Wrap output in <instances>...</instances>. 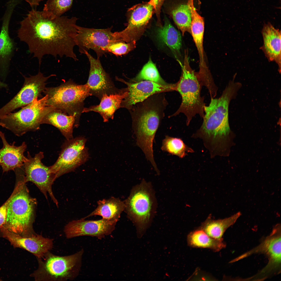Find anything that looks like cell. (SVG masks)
<instances>
[{"mask_svg":"<svg viewBox=\"0 0 281 281\" xmlns=\"http://www.w3.org/2000/svg\"><path fill=\"white\" fill-rule=\"evenodd\" d=\"M75 116L68 115L55 108L44 116L42 124H49L56 127L68 140L73 138V128L75 125Z\"/></svg>","mask_w":281,"mask_h":281,"instance_id":"25","label":"cell"},{"mask_svg":"<svg viewBox=\"0 0 281 281\" xmlns=\"http://www.w3.org/2000/svg\"><path fill=\"white\" fill-rule=\"evenodd\" d=\"M55 75L51 74L45 76L39 71L35 75L28 77L24 76V82L21 90L12 99L0 108V115L11 112L37 99L45 90L47 81L51 77Z\"/></svg>","mask_w":281,"mask_h":281,"instance_id":"14","label":"cell"},{"mask_svg":"<svg viewBox=\"0 0 281 281\" xmlns=\"http://www.w3.org/2000/svg\"><path fill=\"white\" fill-rule=\"evenodd\" d=\"M43 93L47 96V105L75 116L76 125L84 108V101L91 96L86 84L78 85L71 80L57 87H46Z\"/></svg>","mask_w":281,"mask_h":281,"instance_id":"8","label":"cell"},{"mask_svg":"<svg viewBox=\"0 0 281 281\" xmlns=\"http://www.w3.org/2000/svg\"><path fill=\"white\" fill-rule=\"evenodd\" d=\"M165 0H150L149 3L152 5L154 8L158 24L161 23L160 13L161 7Z\"/></svg>","mask_w":281,"mask_h":281,"instance_id":"35","label":"cell"},{"mask_svg":"<svg viewBox=\"0 0 281 281\" xmlns=\"http://www.w3.org/2000/svg\"><path fill=\"white\" fill-rule=\"evenodd\" d=\"M0 137L3 144L2 147L0 149V166L3 173L22 168L28 159L24 155L27 148L25 142H23L19 146L15 145V142L10 144L4 133L1 131Z\"/></svg>","mask_w":281,"mask_h":281,"instance_id":"21","label":"cell"},{"mask_svg":"<svg viewBox=\"0 0 281 281\" xmlns=\"http://www.w3.org/2000/svg\"><path fill=\"white\" fill-rule=\"evenodd\" d=\"M10 197L0 207V227L5 223L6 218L8 204L10 200Z\"/></svg>","mask_w":281,"mask_h":281,"instance_id":"36","label":"cell"},{"mask_svg":"<svg viewBox=\"0 0 281 281\" xmlns=\"http://www.w3.org/2000/svg\"><path fill=\"white\" fill-rule=\"evenodd\" d=\"M169 13L182 35L186 32L191 34V14L187 2L178 3L173 6Z\"/></svg>","mask_w":281,"mask_h":281,"instance_id":"30","label":"cell"},{"mask_svg":"<svg viewBox=\"0 0 281 281\" xmlns=\"http://www.w3.org/2000/svg\"><path fill=\"white\" fill-rule=\"evenodd\" d=\"M263 44L260 47L269 61L277 64L281 70V33L270 23L265 24L261 31Z\"/></svg>","mask_w":281,"mask_h":281,"instance_id":"22","label":"cell"},{"mask_svg":"<svg viewBox=\"0 0 281 281\" xmlns=\"http://www.w3.org/2000/svg\"><path fill=\"white\" fill-rule=\"evenodd\" d=\"M188 245L192 247L207 248L215 252H218L226 246L223 240L213 238L199 227L191 232L187 236Z\"/></svg>","mask_w":281,"mask_h":281,"instance_id":"29","label":"cell"},{"mask_svg":"<svg viewBox=\"0 0 281 281\" xmlns=\"http://www.w3.org/2000/svg\"><path fill=\"white\" fill-rule=\"evenodd\" d=\"M240 85L231 81L218 98H211L208 106H204L202 125L191 137L202 139L210 155L215 156L223 150L226 137L230 132L228 107Z\"/></svg>","mask_w":281,"mask_h":281,"instance_id":"2","label":"cell"},{"mask_svg":"<svg viewBox=\"0 0 281 281\" xmlns=\"http://www.w3.org/2000/svg\"><path fill=\"white\" fill-rule=\"evenodd\" d=\"M43 152H40L31 156L28 152L27 160L23 167L25 175L23 180L25 182H31L39 188L47 199L48 194L52 200L58 206V203L53 192L52 186L56 179L50 167L44 165L42 162L44 158Z\"/></svg>","mask_w":281,"mask_h":281,"instance_id":"11","label":"cell"},{"mask_svg":"<svg viewBox=\"0 0 281 281\" xmlns=\"http://www.w3.org/2000/svg\"><path fill=\"white\" fill-rule=\"evenodd\" d=\"M2 237L8 240L15 247L25 250L34 255L36 258L42 257L50 251L53 246V240L36 233L28 237H24L0 227Z\"/></svg>","mask_w":281,"mask_h":281,"instance_id":"19","label":"cell"},{"mask_svg":"<svg viewBox=\"0 0 281 281\" xmlns=\"http://www.w3.org/2000/svg\"><path fill=\"white\" fill-rule=\"evenodd\" d=\"M134 80L136 82L144 80L163 85L168 84L161 78L156 65L150 59L144 66Z\"/></svg>","mask_w":281,"mask_h":281,"instance_id":"33","label":"cell"},{"mask_svg":"<svg viewBox=\"0 0 281 281\" xmlns=\"http://www.w3.org/2000/svg\"><path fill=\"white\" fill-rule=\"evenodd\" d=\"M23 180L17 183L10 196L6 218L2 227L23 237L35 234L33 228L36 200L29 195Z\"/></svg>","mask_w":281,"mask_h":281,"instance_id":"4","label":"cell"},{"mask_svg":"<svg viewBox=\"0 0 281 281\" xmlns=\"http://www.w3.org/2000/svg\"><path fill=\"white\" fill-rule=\"evenodd\" d=\"M281 226L276 225L270 234L258 246L232 260L237 261L253 254L261 253L268 259L266 265L252 278L256 280H262L272 275L280 273L281 270Z\"/></svg>","mask_w":281,"mask_h":281,"instance_id":"10","label":"cell"},{"mask_svg":"<svg viewBox=\"0 0 281 281\" xmlns=\"http://www.w3.org/2000/svg\"><path fill=\"white\" fill-rule=\"evenodd\" d=\"M188 54L186 52L180 79L177 83L176 91L182 98L180 107L173 114L175 116L183 113L186 117V124L188 125L193 117L197 114L203 118L204 114V98L201 95L202 85L197 74L191 68Z\"/></svg>","mask_w":281,"mask_h":281,"instance_id":"7","label":"cell"},{"mask_svg":"<svg viewBox=\"0 0 281 281\" xmlns=\"http://www.w3.org/2000/svg\"><path fill=\"white\" fill-rule=\"evenodd\" d=\"M157 37L161 43L168 47L173 52H180L182 44L181 34L167 19H165L163 25L157 29Z\"/></svg>","mask_w":281,"mask_h":281,"instance_id":"28","label":"cell"},{"mask_svg":"<svg viewBox=\"0 0 281 281\" xmlns=\"http://www.w3.org/2000/svg\"><path fill=\"white\" fill-rule=\"evenodd\" d=\"M84 250L69 255H55L49 251L36 258L37 268L30 276L36 281H65L75 279L81 269Z\"/></svg>","mask_w":281,"mask_h":281,"instance_id":"5","label":"cell"},{"mask_svg":"<svg viewBox=\"0 0 281 281\" xmlns=\"http://www.w3.org/2000/svg\"></svg>","mask_w":281,"mask_h":281,"instance_id":"38","label":"cell"},{"mask_svg":"<svg viewBox=\"0 0 281 281\" xmlns=\"http://www.w3.org/2000/svg\"><path fill=\"white\" fill-rule=\"evenodd\" d=\"M124 83L127 86V95L123 100L121 107L129 109L156 94L163 92L176 91L177 83L163 85L147 80L141 81L135 83Z\"/></svg>","mask_w":281,"mask_h":281,"instance_id":"18","label":"cell"},{"mask_svg":"<svg viewBox=\"0 0 281 281\" xmlns=\"http://www.w3.org/2000/svg\"><path fill=\"white\" fill-rule=\"evenodd\" d=\"M117 222L102 218L98 220H86L83 218L68 223L65 226L63 231L68 239L87 236L101 239L112 233Z\"/></svg>","mask_w":281,"mask_h":281,"instance_id":"16","label":"cell"},{"mask_svg":"<svg viewBox=\"0 0 281 281\" xmlns=\"http://www.w3.org/2000/svg\"><path fill=\"white\" fill-rule=\"evenodd\" d=\"M124 202L127 216L140 237L150 225L156 210V200L151 183L143 180L132 188Z\"/></svg>","mask_w":281,"mask_h":281,"instance_id":"6","label":"cell"},{"mask_svg":"<svg viewBox=\"0 0 281 281\" xmlns=\"http://www.w3.org/2000/svg\"><path fill=\"white\" fill-rule=\"evenodd\" d=\"M18 4L17 0H9L2 18L0 32V75L3 77L7 75L15 50V43L10 36L9 28L12 15Z\"/></svg>","mask_w":281,"mask_h":281,"instance_id":"20","label":"cell"},{"mask_svg":"<svg viewBox=\"0 0 281 281\" xmlns=\"http://www.w3.org/2000/svg\"><path fill=\"white\" fill-rule=\"evenodd\" d=\"M47 99L45 95L40 99H36L22 107L17 112L0 115V126L18 137L28 132L39 129L44 116L55 108L47 105Z\"/></svg>","mask_w":281,"mask_h":281,"instance_id":"9","label":"cell"},{"mask_svg":"<svg viewBox=\"0 0 281 281\" xmlns=\"http://www.w3.org/2000/svg\"><path fill=\"white\" fill-rule=\"evenodd\" d=\"M241 215V213L238 212L229 217L216 220L209 216L200 227L211 237L223 240L222 237L226 231L235 223Z\"/></svg>","mask_w":281,"mask_h":281,"instance_id":"27","label":"cell"},{"mask_svg":"<svg viewBox=\"0 0 281 281\" xmlns=\"http://www.w3.org/2000/svg\"><path fill=\"white\" fill-rule=\"evenodd\" d=\"M90 64L88 78L86 84L91 95L101 99L105 94L110 95L123 92L115 87L108 74L104 69L99 59L93 58L88 52L85 53Z\"/></svg>","mask_w":281,"mask_h":281,"instance_id":"17","label":"cell"},{"mask_svg":"<svg viewBox=\"0 0 281 281\" xmlns=\"http://www.w3.org/2000/svg\"><path fill=\"white\" fill-rule=\"evenodd\" d=\"M161 149L163 151L183 158L188 153L194 152L193 149L189 147L179 138L166 136L162 141Z\"/></svg>","mask_w":281,"mask_h":281,"instance_id":"31","label":"cell"},{"mask_svg":"<svg viewBox=\"0 0 281 281\" xmlns=\"http://www.w3.org/2000/svg\"><path fill=\"white\" fill-rule=\"evenodd\" d=\"M190 9L191 18V34L197 48L200 59V70L198 74L200 77H206L209 74L204 57L203 46L204 19L197 12L194 5L191 6Z\"/></svg>","mask_w":281,"mask_h":281,"instance_id":"23","label":"cell"},{"mask_svg":"<svg viewBox=\"0 0 281 281\" xmlns=\"http://www.w3.org/2000/svg\"><path fill=\"white\" fill-rule=\"evenodd\" d=\"M128 10L127 26L122 31L113 33L115 41L127 43L136 41L144 33L154 12L148 2L136 4Z\"/></svg>","mask_w":281,"mask_h":281,"instance_id":"13","label":"cell"},{"mask_svg":"<svg viewBox=\"0 0 281 281\" xmlns=\"http://www.w3.org/2000/svg\"><path fill=\"white\" fill-rule=\"evenodd\" d=\"M156 94L132 107H134L132 125L137 144L153 167L156 165L153 154V142L166 104L164 98Z\"/></svg>","mask_w":281,"mask_h":281,"instance_id":"3","label":"cell"},{"mask_svg":"<svg viewBox=\"0 0 281 281\" xmlns=\"http://www.w3.org/2000/svg\"><path fill=\"white\" fill-rule=\"evenodd\" d=\"M127 95L126 91L117 94H104L99 105L84 108L82 113L92 111L98 112L102 117L104 121L107 122L110 119L113 118L114 112L121 107L122 102Z\"/></svg>","mask_w":281,"mask_h":281,"instance_id":"24","label":"cell"},{"mask_svg":"<svg viewBox=\"0 0 281 281\" xmlns=\"http://www.w3.org/2000/svg\"><path fill=\"white\" fill-rule=\"evenodd\" d=\"M112 28L96 29L78 25L75 42L79 52L84 54L85 52L92 49L96 53L97 58L99 59L107 53L109 44L114 41Z\"/></svg>","mask_w":281,"mask_h":281,"instance_id":"15","label":"cell"},{"mask_svg":"<svg viewBox=\"0 0 281 281\" xmlns=\"http://www.w3.org/2000/svg\"><path fill=\"white\" fill-rule=\"evenodd\" d=\"M73 0H47L42 11L47 17L54 18L61 16L71 8Z\"/></svg>","mask_w":281,"mask_h":281,"instance_id":"32","label":"cell"},{"mask_svg":"<svg viewBox=\"0 0 281 281\" xmlns=\"http://www.w3.org/2000/svg\"><path fill=\"white\" fill-rule=\"evenodd\" d=\"M85 139L82 137L66 140L58 159L50 166L56 179L72 171L86 161L88 154L85 147Z\"/></svg>","mask_w":281,"mask_h":281,"instance_id":"12","label":"cell"},{"mask_svg":"<svg viewBox=\"0 0 281 281\" xmlns=\"http://www.w3.org/2000/svg\"><path fill=\"white\" fill-rule=\"evenodd\" d=\"M97 204L95 209L84 218L99 215L101 216L103 219L118 221L125 208L124 202L118 198L114 197L99 200L98 201Z\"/></svg>","mask_w":281,"mask_h":281,"instance_id":"26","label":"cell"},{"mask_svg":"<svg viewBox=\"0 0 281 281\" xmlns=\"http://www.w3.org/2000/svg\"><path fill=\"white\" fill-rule=\"evenodd\" d=\"M136 41L126 43L121 41H114L107 46V52H110L116 56L126 54L133 50L136 46Z\"/></svg>","mask_w":281,"mask_h":281,"instance_id":"34","label":"cell"},{"mask_svg":"<svg viewBox=\"0 0 281 281\" xmlns=\"http://www.w3.org/2000/svg\"><path fill=\"white\" fill-rule=\"evenodd\" d=\"M76 17L67 16L52 18L42 11L32 8L20 22L17 31L20 41L28 46L30 53L39 64L46 55L78 60L74 48L78 25Z\"/></svg>","mask_w":281,"mask_h":281,"instance_id":"1","label":"cell"},{"mask_svg":"<svg viewBox=\"0 0 281 281\" xmlns=\"http://www.w3.org/2000/svg\"><path fill=\"white\" fill-rule=\"evenodd\" d=\"M28 3L32 7L39 5L40 3L43 0H24Z\"/></svg>","mask_w":281,"mask_h":281,"instance_id":"37","label":"cell"}]
</instances>
